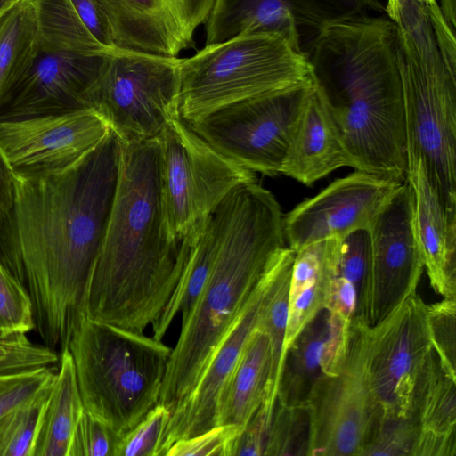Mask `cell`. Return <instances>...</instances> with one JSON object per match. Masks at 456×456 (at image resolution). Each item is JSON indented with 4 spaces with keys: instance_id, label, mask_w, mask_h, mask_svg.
<instances>
[{
    "instance_id": "obj_32",
    "label": "cell",
    "mask_w": 456,
    "mask_h": 456,
    "mask_svg": "<svg viewBox=\"0 0 456 456\" xmlns=\"http://www.w3.org/2000/svg\"><path fill=\"white\" fill-rule=\"evenodd\" d=\"M53 384L0 417V456H33Z\"/></svg>"
},
{
    "instance_id": "obj_27",
    "label": "cell",
    "mask_w": 456,
    "mask_h": 456,
    "mask_svg": "<svg viewBox=\"0 0 456 456\" xmlns=\"http://www.w3.org/2000/svg\"><path fill=\"white\" fill-rule=\"evenodd\" d=\"M224 200L205 222L191 244L180 279L158 320L151 325L153 338L162 340L174 318L183 321L202 291L211 273L224 225Z\"/></svg>"
},
{
    "instance_id": "obj_31",
    "label": "cell",
    "mask_w": 456,
    "mask_h": 456,
    "mask_svg": "<svg viewBox=\"0 0 456 456\" xmlns=\"http://www.w3.org/2000/svg\"><path fill=\"white\" fill-rule=\"evenodd\" d=\"M39 52L100 54L102 46L85 26L70 0H32Z\"/></svg>"
},
{
    "instance_id": "obj_44",
    "label": "cell",
    "mask_w": 456,
    "mask_h": 456,
    "mask_svg": "<svg viewBox=\"0 0 456 456\" xmlns=\"http://www.w3.org/2000/svg\"><path fill=\"white\" fill-rule=\"evenodd\" d=\"M85 26L105 48L115 49L108 20L96 0H70Z\"/></svg>"
},
{
    "instance_id": "obj_24",
    "label": "cell",
    "mask_w": 456,
    "mask_h": 456,
    "mask_svg": "<svg viewBox=\"0 0 456 456\" xmlns=\"http://www.w3.org/2000/svg\"><path fill=\"white\" fill-rule=\"evenodd\" d=\"M336 240L316 241L295 253L289 289L284 356L302 330L326 309Z\"/></svg>"
},
{
    "instance_id": "obj_48",
    "label": "cell",
    "mask_w": 456,
    "mask_h": 456,
    "mask_svg": "<svg viewBox=\"0 0 456 456\" xmlns=\"http://www.w3.org/2000/svg\"><path fill=\"white\" fill-rule=\"evenodd\" d=\"M418 1H421V2H423L425 4H429L433 3V2H435L436 0H418Z\"/></svg>"
},
{
    "instance_id": "obj_12",
    "label": "cell",
    "mask_w": 456,
    "mask_h": 456,
    "mask_svg": "<svg viewBox=\"0 0 456 456\" xmlns=\"http://www.w3.org/2000/svg\"><path fill=\"white\" fill-rule=\"evenodd\" d=\"M431 348L428 305L416 293L369 328L367 369L382 412L408 418L415 382Z\"/></svg>"
},
{
    "instance_id": "obj_19",
    "label": "cell",
    "mask_w": 456,
    "mask_h": 456,
    "mask_svg": "<svg viewBox=\"0 0 456 456\" xmlns=\"http://www.w3.org/2000/svg\"><path fill=\"white\" fill-rule=\"evenodd\" d=\"M270 262L198 383L172 409L160 436L156 456H165L176 441L197 436L216 426L221 395L248 338L257 326L263 297L270 280Z\"/></svg>"
},
{
    "instance_id": "obj_37",
    "label": "cell",
    "mask_w": 456,
    "mask_h": 456,
    "mask_svg": "<svg viewBox=\"0 0 456 456\" xmlns=\"http://www.w3.org/2000/svg\"><path fill=\"white\" fill-rule=\"evenodd\" d=\"M33 306L25 289L0 262V331L34 330Z\"/></svg>"
},
{
    "instance_id": "obj_9",
    "label": "cell",
    "mask_w": 456,
    "mask_h": 456,
    "mask_svg": "<svg viewBox=\"0 0 456 456\" xmlns=\"http://www.w3.org/2000/svg\"><path fill=\"white\" fill-rule=\"evenodd\" d=\"M183 58L115 48L88 94L95 110L124 142L156 138L179 116Z\"/></svg>"
},
{
    "instance_id": "obj_1",
    "label": "cell",
    "mask_w": 456,
    "mask_h": 456,
    "mask_svg": "<svg viewBox=\"0 0 456 456\" xmlns=\"http://www.w3.org/2000/svg\"><path fill=\"white\" fill-rule=\"evenodd\" d=\"M121 141L110 131L71 167L14 174L15 247L6 268L28 294L34 330L61 353L86 316L87 289L108 226Z\"/></svg>"
},
{
    "instance_id": "obj_5",
    "label": "cell",
    "mask_w": 456,
    "mask_h": 456,
    "mask_svg": "<svg viewBox=\"0 0 456 456\" xmlns=\"http://www.w3.org/2000/svg\"><path fill=\"white\" fill-rule=\"evenodd\" d=\"M398 32L408 161L419 159L445 212L456 218V72L443 60L428 4L387 0Z\"/></svg>"
},
{
    "instance_id": "obj_41",
    "label": "cell",
    "mask_w": 456,
    "mask_h": 456,
    "mask_svg": "<svg viewBox=\"0 0 456 456\" xmlns=\"http://www.w3.org/2000/svg\"><path fill=\"white\" fill-rule=\"evenodd\" d=\"M237 424L217 425L174 443L165 456H231L232 444L243 429Z\"/></svg>"
},
{
    "instance_id": "obj_38",
    "label": "cell",
    "mask_w": 456,
    "mask_h": 456,
    "mask_svg": "<svg viewBox=\"0 0 456 456\" xmlns=\"http://www.w3.org/2000/svg\"><path fill=\"white\" fill-rule=\"evenodd\" d=\"M170 413L167 406L156 404L139 423L120 436L115 456H156Z\"/></svg>"
},
{
    "instance_id": "obj_30",
    "label": "cell",
    "mask_w": 456,
    "mask_h": 456,
    "mask_svg": "<svg viewBox=\"0 0 456 456\" xmlns=\"http://www.w3.org/2000/svg\"><path fill=\"white\" fill-rule=\"evenodd\" d=\"M39 53L32 0H20L0 17V104L32 67Z\"/></svg>"
},
{
    "instance_id": "obj_40",
    "label": "cell",
    "mask_w": 456,
    "mask_h": 456,
    "mask_svg": "<svg viewBox=\"0 0 456 456\" xmlns=\"http://www.w3.org/2000/svg\"><path fill=\"white\" fill-rule=\"evenodd\" d=\"M55 374L49 367L0 374V417L52 386Z\"/></svg>"
},
{
    "instance_id": "obj_33",
    "label": "cell",
    "mask_w": 456,
    "mask_h": 456,
    "mask_svg": "<svg viewBox=\"0 0 456 456\" xmlns=\"http://www.w3.org/2000/svg\"><path fill=\"white\" fill-rule=\"evenodd\" d=\"M310 430L307 403L290 406L276 402L265 455H308Z\"/></svg>"
},
{
    "instance_id": "obj_43",
    "label": "cell",
    "mask_w": 456,
    "mask_h": 456,
    "mask_svg": "<svg viewBox=\"0 0 456 456\" xmlns=\"http://www.w3.org/2000/svg\"><path fill=\"white\" fill-rule=\"evenodd\" d=\"M272 416L260 405L232 444L231 456L265 455Z\"/></svg>"
},
{
    "instance_id": "obj_47",
    "label": "cell",
    "mask_w": 456,
    "mask_h": 456,
    "mask_svg": "<svg viewBox=\"0 0 456 456\" xmlns=\"http://www.w3.org/2000/svg\"><path fill=\"white\" fill-rule=\"evenodd\" d=\"M20 0H0V17Z\"/></svg>"
},
{
    "instance_id": "obj_35",
    "label": "cell",
    "mask_w": 456,
    "mask_h": 456,
    "mask_svg": "<svg viewBox=\"0 0 456 456\" xmlns=\"http://www.w3.org/2000/svg\"><path fill=\"white\" fill-rule=\"evenodd\" d=\"M58 360L55 350L32 343L24 332L0 331V374L49 367Z\"/></svg>"
},
{
    "instance_id": "obj_3",
    "label": "cell",
    "mask_w": 456,
    "mask_h": 456,
    "mask_svg": "<svg viewBox=\"0 0 456 456\" xmlns=\"http://www.w3.org/2000/svg\"><path fill=\"white\" fill-rule=\"evenodd\" d=\"M307 60L350 167L405 182L406 124L395 24L370 15L331 23L317 37Z\"/></svg>"
},
{
    "instance_id": "obj_10",
    "label": "cell",
    "mask_w": 456,
    "mask_h": 456,
    "mask_svg": "<svg viewBox=\"0 0 456 456\" xmlns=\"http://www.w3.org/2000/svg\"><path fill=\"white\" fill-rule=\"evenodd\" d=\"M312 79L222 107L188 124L210 146L240 167L282 174Z\"/></svg>"
},
{
    "instance_id": "obj_42",
    "label": "cell",
    "mask_w": 456,
    "mask_h": 456,
    "mask_svg": "<svg viewBox=\"0 0 456 456\" xmlns=\"http://www.w3.org/2000/svg\"><path fill=\"white\" fill-rule=\"evenodd\" d=\"M14 175L0 150V262L5 266L15 247Z\"/></svg>"
},
{
    "instance_id": "obj_21",
    "label": "cell",
    "mask_w": 456,
    "mask_h": 456,
    "mask_svg": "<svg viewBox=\"0 0 456 456\" xmlns=\"http://www.w3.org/2000/svg\"><path fill=\"white\" fill-rule=\"evenodd\" d=\"M407 180L412 189L417 240L431 287L444 298L456 299V218L442 207L419 159L408 161Z\"/></svg>"
},
{
    "instance_id": "obj_34",
    "label": "cell",
    "mask_w": 456,
    "mask_h": 456,
    "mask_svg": "<svg viewBox=\"0 0 456 456\" xmlns=\"http://www.w3.org/2000/svg\"><path fill=\"white\" fill-rule=\"evenodd\" d=\"M420 429L410 418L378 414L361 456H413Z\"/></svg>"
},
{
    "instance_id": "obj_14",
    "label": "cell",
    "mask_w": 456,
    "mask_h": 456,
    "mask_svg": "<svg viewBox=\"0 0 456 456\" xmlns=\"http://www.w3.org/2000/svg\"><path fill=\"white\" fill-rule=\"evenodd\" d=\"M379 0H215L205 22L206 45L243 32L286 37L306 57L328 25L382 10Z\"/></svg>"
},
{
    "instance_id": "obj_18",
    "label": "cell",
    "mask_w": 456,
    "mask_h": 456,
    "mask_svg": "<svg viewBox=\"0 0 456 456\" xmlns=\"http://www.w3.org/2000/svg\"><path fill=\"white\" fill-rule=\"evenodd\" d=\"M110 51L94 55L39 52L30 69L0 104V119L88 108V94Z\"/></svg>"
},
{
    "instance_id": "obj_20",
    "label": "cell",
    "mask_w": 456,
    "mask_h": 456,
    "mask_svg": "<svg viewBox=\"0 0 456 456\" xmlns=\"http://www.w3.org/2000/svg\"><path fill=\"white\" fill-rule=\"evenodd\" d=\"M350 323L322 310L297 335L287 350L276 402L306 404L322 375H334L346 354Z\"/></svg>"
},
{
    "instance_id": "obj_39",
    "label": "cell",
    "mask_w": 456,
    "mask_h": 456,
    "mask_svg": "<svg viewBox=\"0 0 456 456\" xmlns=\"http://www.w3.org/2000/svg\"><path fill=\"white\" fill-rule=\"evenodd\" d=\"M120 436L84 410L73 434L69 456H115Z\"/></svg>"
},
{
    "instance_id": "obj_25",
    "label": "cell",
    "mask_w": 456,
    "mask_h": 456,
    "mask_svg": "<svg viewBox=\"0 0 456 456\" xmlns=\"http://www.w3.org/2000/svg\"><path fill=\"white\" fill-rule=\"evenodd\" d=\"M271 370L267 335L256 328L248 338L217 407L216 426H245L262 404Z\"/></svg>"
},
{
    "instance_id": "obj_8",
    "label": "cell",
    "mask_w": 456,
    "mask_h": 456,
    "mask_svg": "<svg viewBox=\"0 0 456 456\" xmlns=\"http://www.w3.org/2000/svg\"><path fill=\"white\" fill-rule=\"evenodd\" d=\"M166 224L176 242L193 241L216 207L253 172L222 155L180 118L156 137Z\"/></svg>"
},
{
    "instance_id": "obj_11",
    "label": "cell",
    "mask_w": 456,
    "mask_h": 456,
    "mask_svg": "<svg viewBox=\"0 0 456 456\" xmlns=\"http://www.w3.org/2000/svg\"><path fill=\"white\" fill-rule=\"evenodd\" d=\"M370 326L350 324L346 358L338 373L322 375L307 404L311 415L308 455L361 456L380 412L367 369Z\"/></svg>"
},
{
    "instance_id": "obj_16",
    "label": "cell",
    "mask_w": 456,
    "mask_h": 456,
    "mask_svg": "<svg viewBox=\"0 0 456 456\" xmlns=\"http://www.w3.org/2000/svg\"><path fill=\"white\" fill-rule=\"evenodd\" d=\"M401 183L358 170L335 180L283 215L287 247L296 252L316 241L369 229L382 205Z\"/></svg>"
},
{
    "instance_id": "obj_26",
    "label": "cell",
    "mask_w": 456,
    "mask_h": 456,
    "mask_svg": "<svg viewBox=\"0 0 456 456\" xmlns=\"http://www.w3.org/2000/svg\"><path fill=\"white\" fill-rule=\"evenodd\" d=\"M408 418L420 429L419 441L456 438V379L433 347L417 377Z\"/></svg>"
},
{
    "instance_id": "obj_28",
    "label": "cell",
    "mask_w": 456,
    "mask_h": 456,
    "mask_svg": "<svg viewBox=\"0 0 456 456\" xmlns=\"http://www.w3.org/2000/svg\"><path fill=\"white\" fill-rule=\"evenodd\" d=\"M60 363L43 413L33 456H69L73 434L85 410L73 358L68 348L61 353Z\"/></svg>"
},
{
    "instance_id": "obj_15",
    "label": "cell",
    "mask_w": 456,
    "mask_h": 456,
    "mask_svg": "<svg viewBox=\"0 0 456 456\" xmlns=\"http://www.w3.org/2000/svg\"><path fill=\"white\" fill-rule=\"evenodd\" d=\"M110 132L93 108L0 119V150L14 174L52 175L74 166Z\"/></svg>"
},
{
    "instance_id": "obj_23",
    "label": "cell",
    "mask_w": 456,
    "mask_h": 456,
    "mask_svg": "<svg viewBox=\"0 0 456 456\" xmlns=\"http://www.w3.org/2000/svg\"><path fill=\"white\" fill-rule=\"evenodd\" d=\"M369 229L337 238L332 253L326 309L348 323L367 324L370 273ZM369 326V325H368Z\"/></svg>"
},
{
    "instance_id": "obj_4",
    "label": "cell",
    "mask_w": 456,
    "mask_h": 456,
    "mask_svg": "<svg viewBox=\"0 0 456 456\" xmlns=\"http://www.w3.org/2000/svg\"><path fill=\"white\" fill-rule=\"evenodd\" d=\"M224 225L208 279L172 348L159 403L170 411L196 386L269 262L286 246L281 207L256 181L224 200Z\"/></svg>"
},
{
    "instance_id": "obj_17",
    "label": "cell",
    "mask_w": 456,
    "mask_h": 456,
    "mask_svg": "<svg viewBox=\"0 0 456 456\" xmlns=\"http://www.w3.org/2000/svg\"><path fill=\"white\" fill-rule=\"evenodd\" d=\"M116 48L177 57L194 46L215 0H96Z\"/></svg>"
},
{
    "instance_id": "obj_45",
    "label": "cell",
    "mask_w": 456,
    "mask_h": 456,
    "mask_svg": "<svg viewBox=\"0 0 456 456\" xmlns=\"http://www.w3.org/2000/svg\"><path fill=\"white\" fill-rule=\"evenodd\" d=\"M428 7L435 38L443 60L452 71L456 72L455 32L446 22L436 1L428 4Z\"/></svg>"
},
{
    "instance_id": "obj_2",
    "label": "cell",
    "mask_w": 456,
    "mask_h": 456,
    "mask_svg": "<svg viewBox=\"0 0 456 456\" xmlns=\"http://www.w3.org/2000/svg\"><path fill=\"white\" fill-rule=\"evenodd\" d=\"M192 242L169 235L157 138L121 142L116 194L87 289L86 317L143 333L170 298Z\"/></svg>"
},
{
    "instance_id": "obj_7",
    "label": "cell",
    "mask_w": 456,
    "mask_h": 456,
    "mask_svg": "<svg viewBox=\"0 0 456 456\" xmlns=\"http://www.w3.org/2000/svg\"><path fill=\"white\" fill-rule=\"evenodd\" d=\"M311 80L307 57L277 32H243L183 58L179 116L191 124L226 105Z\"/></svg>"
},
{
    "instance_id": "obj_6",
    "label": "cell",
    "mask_w": 456,
    "mask_h": 456,
    "mask_svg": "<svg viewBox=\"0 0 456 456\" xmlns=\"http://www.w3.org/2000/svg\"><path fill=\"white\" fill-rule=\"evenodd\" d=\"M68 349L85 411L120 435L159 403L172 352L162 340L85 316Z\"/></svg>"
},
{
    "instance_id": "obj_22",
    "label": "cell",
    "mask_w": 456,
    "mask_h": 456,
    "mask_svg": "<svg viewBox=\"0 0 456 456\" xmlns=\"http://www.w3.org/2000/svg\"><path fill=\"white\" fill-rule=\"evenodd\" d=\"M341 167H350L349 159L313 85L297 119L282 174L309 186Z\"/></svg>"
},
{
    "instance_id": "obj_36",
    "label": "cell",
    "mask_w": 456,
    "mask_h": 456,
    "mask_svg": "<svg viewBox=\"0 0 456 456\" xmlns=\"http://www.w3.org/2000/svg\"><path fill=\"white\" fill-rule=\"evenodd\" d=\"M428 325L443 368L456 379V299L444 298L428 305Z\"/></svg>"
},
{
    "instance_id": "obj_46",
    "label": "cell",
    "mask_w": 456,
    "mask_h": 456,
    "mask_svg": "<svg viewBox=\"0 0 456 456\" xmlns=\"http://www.w3.org/2000/svg\"><path fill=\"white\" fill-rule=\"evenodd\" d=\"M440 10L450 28L455 32L456 0H441Z\"/></svg>"
},
{
    "instance_id": "obj_13",
    "label": "cell",
    "mask_w": 456,
    "mask_h": 456,
    "mask_svg": "<svg viewBox=\"0 0 456 456\" xmlns=\"http://www.w3.org/2000/svg\"><path fill=\"white\" fill-rule=\"evenodd\" d=\"M369 232L367 324L370 327L416 293L424 270L415 231L412 189L407 179L382 205Z\"/></svg>"
},
{
    "instance_id": "obj_29",
    "label": "cell",
    "mask_w": 456,
    "mask_h": 456,
    "mask_svg": "<svg viewBox=\"0 0 456 456\" xmlns=\"http://www.w3.org/2000/svg\"><path fill=\"white\" fill-rule=\"evenodd\" d=\"M295 251L285 246L273 256L270 280L265 292L256 328L271 347V370L262 407L273 415L282 372L288 319L289 289Z\"/></svg>"
}]
</instances>
